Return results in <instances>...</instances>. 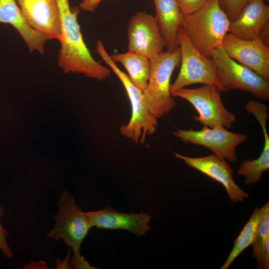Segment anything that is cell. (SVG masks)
Returning a JSON list of instances; mask_svg holds the SVG:
<instances>
[{"instance_id": "obj_1", "label": "cell", "mask_w": 269, "mask_h": 269, "mask_svg": "<svg viewBox=\"0 0 269 269\" xmlns=\"http://www.w3.org/2000/svg\"><path fill=\"white\" fill-rule=\"evenodd\" d=\"M61 21L60 48L57 63L65 73H77L103 80L111 70L96 61L85 43L78 22L80 7H70L69 0H56Z\"/></svg>"}, {"instance_id": "obj_2", "label": "cell", "mask_w": 269, "mask_h": 269, "mask_svg": "<svg viewBox=\"0 0 269 269\" xmlns=\"http://www.w3.org/2000/svg\"><path fill=\"white\" fill-rule=\"evenodd\" d=\"M231 21L219 0H209L196 11L184 15L180 27L202 54L211 59L213 50L221 46Z\"/></svg>"}, {"instance_id": "obj_3", "label": "cell", "mask_w": 269, "mask_h": 269, "mask_svg": "<svg viewBox=\"0 0 269 269\" xmlns=\"http://www.w3.org/2000/svg\"><path fill=\"white\" fill-rule=\"evenodd\" d=\"M96 51L104 62L120 79L130 102L131 117L128 124L120 128L121 134L135 144H142L147 136L153 134L158 126L157 119L153 116L145 103L143 93L130 80L127 74L122 71L112 60L103 42H97Z\"/></svg>"}, {"instance_id": "obj_4", "label": "cell", "mask_w": 269, "mask_h": 269, "mask_svg": "<svg viewBox=\"0 0 269 269\" xmlns=\"http://www.w3.org/2000/svg\"><path fill=\"white\" fill-rule=\"evenodd\" d=\"M180 61L179 46L173 50L162 51L150 59L149 79L142 93L147 109L156 119L167 115L176 106L170 93V79Z\"/></svg>"}, {"instance_id": "obj_5", "label": "cell", "mask_w": 269, "mask_h": 269, "mask_svg": "<svg viewBox=\"0 0 269 269\" xmlns=\"http://www.w3.org/2000/svg\"><path fill=\"white\" fill-rule=\"evenodd\" d=\"M211 59L224 92L240 90L248 92L259 99L269 100V80L230 57L222 46L213 50Z\"/></svg>"}, {"instance_id": "obj_6", "label": "cell", "mask_w": 269, "mask_h": 269, "mask_svg": "<svg viewBox=\"0 0 269 269\" xmlns=\"http://www.w3.org/2000/svg\"><path fill=\"white\" fill-rule=\"evenodd\" d=\"M221 91L214 84H204L194 89L182 88L171 93L172 97L186 100L198 113L193 119L210 128H230L236 119L235 115L224 106Z\"/></svg>"}, {"instance_id": "obj_7", "label": "cell", "mask_w": 269, "mask_h": 269, "mask_svg": "<svg viewBox=\"0 0 269 269\" xmlns=\"http://www.w3.org/2000/svg\"><path fill=\"white\" fill-rule=\"evenodd\" d=\"M58 206L55 225L47 236L55 241L62 239L72 250L73 255L81 256V245L92 227L85 212L78 207L75 198L68 191L61 193Z\"/></svg>"}, {"instance_id": "obj_8", "label": "cell", "mask_w": 269, "mask_h": 269, "mask_svg": "<svg viewBox=\"0 0 269 269\" xmlns=\"http://www.w3.org/2000/svg\"><path fill=\"white\" fill-rule=\"evenodd\" d=\"M177 41L181 52L180 68L170 93L194 84H214L224 92L217 76L214 63L200 52L180 27Z\"/></svg>"}, {"instance_id": "obj_9", "label": "cell", "mask_w": 269, "mask_h": 269, "mask_svg": "<svg viewBox=\"0 0 269 269\" xmlns=\"http://www.w3.org/2000/svg\"><path fill=\"white\" fill-rule=\"evenodd\" d=\"M172 134L184 143L204 146L219 158L232 162L237 160L236 147L248 139L245 134L231 132L223 127L210 128L203 126L200 130L177 129Z\"/></svg>"}, {"instance_id": "obj_10", "label": "cell", "mask_w": 269, "mask_h": 269, "mask_svg": "<svg viewBox=\"0 0 269 269\" xmlns=\"http://www.w3.org/2000/svg\"><path fill=\"white\" fill-rule=\"evenodd\" d=\"M128 51L150 59L161 52L165 42L155 16L144 11L133 15L128 27Z\"/></svg>"}, {"instance_id": "obj_11", "label": "cell", "mask_w": 269, "mask_h": 269, "mask_svg": "<svg viewBox=\"0 0 269 269\" xmlns=\"http://www.w3.org/2000/svg\"><path fill=\"white\" fill-rule=\"evenodd\" d=\"M221 46L230 57L269 80V47L259 37L245 39L228 33Z\"/></svg>"}, {"instance_id": "obj_12", "label": "cell", "mask_w": 269, "mask_h": 269, "mask_svg": "<svg viewBox=\"0 0 269 269\" xmlns=\"http://www.w3.org/2000/svg\"><path fill=\"white\" fill-rule=\"evenodd\" d=\"M175 157L188 165L220 183L226 189L231 201L243 203L248 194L234 181L233 170L225 160L214 154L203 157H192L174 153Z\"/></svg>"}, {"instance_id": "obj_13", "label": "cell", "mask_w": 269, "mask_h": 269, "mask_svg": "<svg viewBox=\"0 0 269 269\" xmlns=\"http://www.w3.org/2000/svg\"><path fill=\"white\" fill-rule=\"evenodd\" d=\"M85 214L92 227L100 229H123L137 237L144 235L150 230L148 223L151 217L143 211L137 214L121 213L107 205L103 209Z\"/></svg>"}, {"instance_id": "obj_14", "label": "cell", "mask_w": 269, "mask_h": 269, "mask_svg": "<svg viewBox=\"0 0 269 269\" xmlns=\"http://www.w3.org/2000/svg\"><path fill=\"white\" fill-rule=\"evenodd\" d=\"M23 16L34 29L49 39L59 40L61 21L56 0H15Z\"/></svg>"}, {"instance_id": "obj_15", "label": "cell", "mask_w": 269, "mask_h": 269, "mask_svg": "<svg viewBox=\"0 0 269 269\" xmlns=\"http://www.w3.org/2000/svg\"><path fill=\"white\" fill-rule=\"evenodd\" d=\"M0 23L13 26L21 36L29 52L44 54V44L49 39L48 36L28 23L15 0H0Z\"/></svg>"}, {"instance_id": "obj_16", "label": "cell", "mask_w": 269, "mask_h": 269, "mask_svg": "<svg viewBox=\"0 0 269 269\" xmlns=\"http://www.w3.org/2000/svg\"><path fill=\"white\" fill-rule=\"evenodd\" d=\"M269 23V5L264 0H251L231 22L228 32L242 39H253L258 37Z\"/></svg>"}, {"instance_id": "obj_17", "label": "cell", "mask_w": 269, "mask_h": 269, "mask_svg": "<svg viewBox=\"0 0 269 269\" xmlns=\"http://www.w3.org/2000/svg\"><path fill=\"white\" fill-rule=\"evenodd\" d=\"M155 18L167 50L178 47L177 34L184 14L177 0H153Z\"/></svg>"}, {"instance_id": "obj_18", "label": "cell", "mask_w": 269, "mask_h": 269, "mask_svg": "<svg viewBox=\"0 0 269 269\" xmlns=\"http://www.w3.org/2000/svg\"><path fill=\"white\" fill-rule=\"evenodd\" d=\"M115 63L119 62L126 68L132 82L143 91L146 87L149 79L150 62L147 57L128 51L123 53L110 55Z\"/></svg>"}, {"instance_id": "obj_19", "label": "cell", "mask_w": 269, "mask_h": 269, "mask_svg": "<svg viewBox=\"0 0 269 269\" xmlns=\"http://www.w3.org/2000/svg\"><path fill=\"white\" fill-rule=\"evenodd\" d=\"M265 211V206L257 207L234 241L233 248L225 263L220 268L228 269L234 261L247 248L252 245Z\"/></svg>"}, {"instance_id": "obj_20", "label": "cell", "mask_w": 269, "mask_h": 269, "mask_svg": "<svg viewBox=\"0 0 269 269\" xmlns=\"http://www.w3.org/2000/svg\"><path fill=\"white\" fill-rule=\"evenodd\" d=\"M265 211L252 244L253 258H256L259 269L269 268V202L264 205Z\"/></svg>"}, {"instance_id": "obj_21", "label": "cell", "mask_w": 269, "mask_h": 269, "mask_svg": "<svg viewBox=\"0 0 269 269\" xmlns=\"http://www.w3.org/2000/svg\"><path fill=\"white\" fill-rule=\"evenodd\" d=\"M230 21H233L243 7L251 0H219Z\"/></svg>"}, {"instance_id": "obj_22", "label": "cell", "mask_w": 269, "mask_h": 269, "mask_svg": "<svg viewBox=\"0 0 269 269\" xmlns=\"http://www.w3.org/2000/svg\"><path fill=\"white\" fill-rule=\"evenodd\" d=\"M3 214V208L0 205V250L6 258L11 259L13 257V254L7 243L8 234L0 223V219Z\"/></svg>"}, {"instance_id": "obj_23", "label": "cell", "mask_w": 269, "mask_h": 269, "mask_svg": "<svg viewBox=\"0 0 269 269\" xmlns=\"http://www.w3.org/2000/svg\"><path fill=\"white\" fill-rule=\"evenodd\" d=\"M184 14H190L201 7L209 0H177Z\"/></svg>"}, {"instance_id": "obj_24", "label": "cell", "mask_w": 269, "mask_h": 269, "mask_svg": "<svg viewBox=\"0 0 269 269\" xmlns=\"http://www.w3.org/2000/svg\"><path fill=\"white\" fill-rule=\"evenodd\" d=\"M69 268L75 269H95L98 268L92 266L81 255L76 256L73 255L71 260Z\"/></svg>"}, {"instance_id": "obj_25", "label": "cell", "mask_w": 269, "mask_h": 269, "mask_svg": "<svg viewBox=\"0 0 269 269\" xmlns=\"http://www.w3.org/2000/svg\"><path fill=\"white\" fill-rule=\"evenodd\" d=\"M102 0H82L79 7L84 11L94 12Z\"/></svg>"}, {"instance_id": "obj_26", "label": "cell", "mask_w": 269, "mask_h": 269, "mask_svg": "<svg viewBox=\"0 0 269 269\" xmlns=\"http://www.w3.org/2000/svg\"><path fill=\"white\" fill-rule=\"evenodd\" d=\"M263 42L269 46V23L267 24L262 30L259 36Z\"/></svg>"}, {"instance_id": "obj_27", "label": "cell", "mask_w": 269, "mask_h": 269, "mask_svg": "<svg viewBox=\"0 0 269 269\" xmlns=\"http://www.w3.org/2000/svg\"><path fill=\"white\" fill-rule=\"evenodd\" d=\"M66 257V259L64 261H61L60 259L56 260L57 269H67L69 268V254Z\"/></svg>"}]
</instances>
